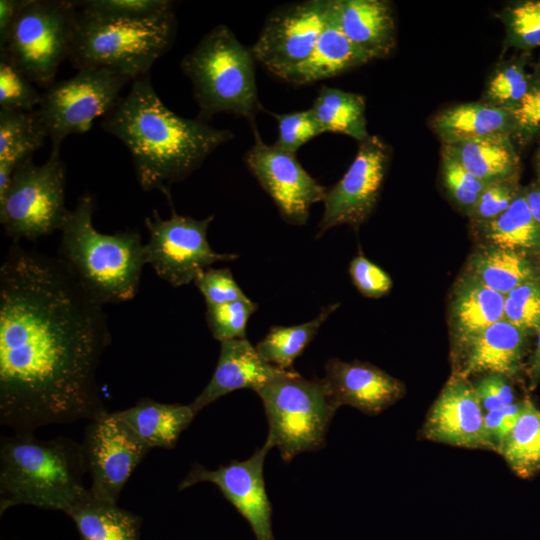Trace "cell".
<instances>
[{"label": "cell", "mask_w": 540, "mask_h": 540, "mask_svg": "<svg viewBox=\"0 0 540 540\" xmlns=\"http://www.w3.org/2000/svg\"><path fill=\"white\" fill-rule=\"evenodd\" d=\"M504 320L519 328H540V282H526L505 295Z\"/></svg>", "instance_id": "cell-39"}, {"label": "cell", "mask_w": 540, "mask_h": 540, "mask_svg": "<svg viewBox=\"0 0 540 540\" xmlns=\"http://www.w3.org/2000/svg\"><path fill=\"white\" fill-rule=\"evenodd\" d=\"M325 379L339 406L349 405L367 415H377L400 400L405 387L401 381L378 367L360 361L330 359Z\"/></svg>", "instance_id": "cell-18"}, {"label": "cell", "mask_w": 540, "mask_h": 540, "mask_svg": "<svg viewBox=\"0 0 540 540\" xmlns=\"http://www.w3.org/2000/svg\"><path fill=\"white\" fill-rule=\"evenodd\" d=\"M442 176L449 194L469 212L488 184L465 169L445 148H442Z\"/></svg>", "instance_id": "cell-40"}, {"label": "cell", "mask_w": 540, "mask_h": 540, "mask_svg": "<svg viewBox=\"0 0 540 540\" xmlns=\"http://www.w3.org/2000/svg\"><path fill=\"white\" fill-rule=\"evenodd\" d=\"M77 21L74 1L26 0L0 56L33 84L48 88L60 64L69 59Z\"/></svg>", "instance_id": "cell-8"}, {"label": "cell", "mask_w": 540, "mask_h": 540, "mask_svg": "<svg viewBox=\"0 0 540 540\" xmlns=\"http://www.w3.org/2000/svg\"><path fill=\"white\" fill-rule=\"evenodd\" d=\"M271 445H264L246 460H233L215 470L194 464L178 490L200 482L215 484L223 496L248 521L256 540H275L272 530V505L263 476L264 461Z\"/></svg>", "instance_id": "cell-16"}, {"label": "cell", "mask_w": 540, "mask_h": 540, "mask_svg": "<svg viewBox=\"0 0 540 540\" xmlns=\"http://www.w3.org/2000/svg\"><path fill=\"white\" fill-rule=\"evenodd\" d=\"M510 46L530 50L540 46V0L513 3L501 13Z\"/></svg>", "instance_id": "cell-35"}, {"label": "cell", "mask_w": 540, "mask_h": 540, "mask_svg": "<svg viewBox=\"0 0 540 540\" xmlns=\"http://www.w3.org/2000/svg\"><path fill=\"white\" fill-rule=\"evenodd\" d=\"M349 273L356 288L366 297H382L392 288L390 276L363 255L351 260Z\"/></svg>", "instance_id": "cell-44"}, {"label": "cell", "mask_w": 540, "mask_h": 540, "mask_svg": "<svg viewBox=\"0 0 540 540\" xmlns=\"http://www.w3.org/2000/svg\"><path fill=\"white\" fill-rule=\"evenodd\" d=\"M285 371L266 362L247 338L220 342L215 371L190 405L198 413L233 391L248 388L256 392Z\"/></svg>", "instance_id": "cell-20"}, {"label": "cell", "mask_w": 540, "mask_h": 540, "mask_svg": "<svg viewBox=\"0 0 540 540\" xmlns=\"http://www.w3.org/2000/svg\"><path fill=\"white\" fill-rule=\"evenodd\" d=\"M484 413L473 384L454 373L430 407L421 436L450 446L490 450L484 431Z\"/></svg>", "instance_id": "cell-17"}, {"label": "cell", "mask_w": 540, "mask_h": 540, "mask_svg": "<svg viewBox=\"0 0 540 540\" xmlns=\"http://www.w3.org/2000/svg\"><path fill=\"white\" fill-rule=\"evenodd\" d=\"M525 199L534 220L540 226V189L529 190L525 195Z\"/></svg>", "instance_id": "cell-50"}, {"label": "cell", "mask_w": 540, "mask_h": 540, "mask_svg": "<svg viewBox=\"0 0 540 540\" xmlns=\"http://www.w3.org/2000/svg\"><path fill=\"white\" fill-rule=\"evenodd\" d=\"M529 377L531 386L534 387L540 380V328L538 330V339L536 349L531 359L529 367Z\"/></svg>", "instance_id": "cell-49"}, {"label": "cell", "mask_w": 540, "mask_h": 540, "mask_svg": "<svg viewBox=\"0 0 540 540\" xmlns=\"http://www.w3.org/2000/svg\"><path fill=\"white\" fill-rule=\"evenodd\" d=\"M65 174L60 149H51L41 165L30 158L15 168L0 195V222L9 238L34 241L62 229L70 213L65 205Z\"/></svg>", "instance_id": "cell-9"}, {"label": "cell", "mask_w": 540, "mask_h": 540, "mask_svg": "<svg viewBox=\"0 0 540 540\" xmlns=\"http://www.w3.org/2000/svg\"><path fill=\"white\" fill-rule=\"evenodd\" d=\"M214 215L204 219L178 215L172 206L171 216L162 219L157 210L146 217L149 241L144 246L145 261L155 273L173 287L188 285L217 262L238 259L234 253L215 252L207 239Z\"/></svg>", "instance_id": "cell-11"}, {"label": "cell", "mask_w": 540, "mask_h": 540, "mask_svg": "<svg viewBox=\"0 0 540 540\" xmlns=\"http://www.w3.org/2000/svg\"><path fill=\"white\" fill-rule=\"evenodd\" d=\"M390 160L389 147L377 136L359 142L357 154L343 177L324 198L317 238L342 224L354 227L372 213Z\"/></svg>", "instance_id": "cell-14"}, {"label": "cell", "mask_w": 540, "mask_h": 540, "mask_svg": "<svg viewBox=\"0 0 540 540\" xmlns=\"http://www.w3.org/2000/svg\"><path fill=\"white\" fill-rule=\"evenodd\" d=\"M522 409L523 400L484 413V431L490 451L499 453Z\"/></svg>", "instance_id": "cell-46"}, {"label": "cell", "mask_w": 540, "mask_h": 540, "mask_svg": "<svg viewBox=\"0 0 540 540\" xmlns=\"http://www.w3.org/2000/svg\"><path fill=\"white\" fill-rule=\"evenodd\" d=\"M26 0H0V49L4 48L15 19Z\"/></svg>", "instance_id": "cell-48"}, {"label": "cell", "mask_w": 540, "mask_h": 540, "mask_svg": "<svg viewBox=\"0 0 540 540\" xmlns=\"http://www.w3.org/2000/svg\"><path fill=\"white\" fill-rule=\"evenodd\" d=\"M498 454L523 479L540 470V410L531 400H523L519 419Z\"/></svg>", "instance_id": "cell-32"}, {"label": "cell", "mask_w": 540, "mask_h": 540, "mask_svg": "<svg viewBox=\"0 0 540 540\" xmlns=\"http://www.w3.org/2000/svg\"><path fill=\"white\" fill-rule=\"evenodd\" d=\"M104 304L59 258L13 242L0 267V423L14 433L91 420L111 337Z\"/></svg>", "instance_id": "cell-1"}, {"label": "cell", "mask_w": 540, "mask_h": 540, "mask_svg": "<svg viewBox=\"0 0 540 540\" xmlns=\"http://www.w3.org/2000/svg\"><path fill=\"white\" fill-rule=\"evenodd\" d=\"M524 332L501 320L477 334L456 342L455 373L468 378L475 374L496 373L508 378L521 368Z\"/></svg>", "instance_id": "cell-19"}, {"label": "cell", "mask_w": 540, "mask_h": 540, "mask_svg": "<svg viewBox=\"0 0 540 540\" xmlns=\"http://www.w3.org/2000/svg\"><path fill=\"white\" fill-rule=\"evenodd\" d=\"M342 33L370 59L388 57L396 46L392 4L386 0H327Z\"/></svg>", "instance_id": "cell-21"}, {"label": "cell", "mask_w": 540, "mask_h": 540, "mask_svg": "<svg viewBox=\"0 0 540 540\" xmlns=\"http://www.w3.org/2000/svg\"><path fill=\"white\" fill-rule=\"evenodd\" d=\"M268 421L266 442L285 462L326 444L329 424L340 407L325 378L306 379L286 370L256 391Z\"/></svg>", "instance_id": "cell-7"}, {"label": "cell", "mask_w": 540, "mask_h": 540, "mask_svg": "<svg viewBox=\"0 0 540 540\" xmlns=\"http://www.w3.org/2000/svg\"><path fill=\"white\" fill-rule=\"evenodd\" d=\"M517 196L512 177L489 182L470 215L475 221L485 224L502 214Z\"/></svg>", "instance_id": "cell-43"}, {"label": "cell", "mask_w": 540, "mask_h": 540, "mask_svg": "<svg viewBox=\"0 0 540 540\" xmlns=\"http://www.w3.org/2000/svg\"><path fill=\"white\" fill-rule=\"evenodd\" d=\"M511 114L514 133L521 139L528 140L540 132V76L531 79L524 98Z\"/></svg>", "instance_id": "cell-45"}, {"label": "cell", "mask_w": 540, "mask_h": 540, "mask_svg": "<svg viewBox=\"0 0 540 540\" xmlns=\"http://www.w3.org/2000/svg\"><path fill=\"white\" fill-rule=\"evenodd\" d=\"M443 148L470 173L487 183L512 177L519 165L510 134L443 144Z\"/></svg>", "instance_id": "cell-27"}, {"label": "cell", "mask_w": 540, "mask_h": 540, "mask_svg": "<svg viewBox=\"0 0 540 540\" xmlns=\"http://www.w3.org/2000/svg\"><path fill=\"white\" fill-rule=\"evenodd\" d=\"M101 127L129 150L138 183L159 190L171 205L170 186L196 171L233 134L200 118L171 111L159 98L147 75L132 82L101 121Z\"/></svg>", "instance_id": "cell-2"}, {"label": "cell", "mask_w": 540, "mask_h": 540, "mask_svg": "<svg viewBox=\"0 0 540 540\" xmlns=\"http://www.w3.org/2000/svg\"><path fill=\"white\" fill-rule=\"evenodd\" d=\"M482 225L485 237L494 247L514 251L540 249V226L523 195H518L498 217Z\"/></svg>", "instance_id": "cell-33"}, {"label": "cell", "mask_w": 540, "mask_h": 540, "mask_svg": "<svg viewBox=\"0 0 540 540\" xmlns=\"http://www.w3.org/2000/svg\"><path fill=\"white\" fill-rule=\"evenodd\" d=\"M257 307L248 297L219 305H207L206 321L212 336L219 342L246 338L247 323Z\"/></svg>", "instance_id": "cell-36"}, {"label": "cell", "mask_w": 540, "mask_h": 540, "mask_svg": "<svg viewBox=\"0 0 540 540\" xmlns=\"http://www.w3.org/2000/svg\"><path fill=\"white\" fill-rule=\"evenodd\" d=\"M42 93L7 58L0 56V109L34 111Z\"/></svg>", "instance_id": "cell-38"}, {"label": "cell", "mask_w": 540, "mask_h": 540, "mask_svg": "<svg viewBox=\"0 0 540 540\" xmlns=\"http://www.w3.org/2000/svg\"><path fill=\"white\" fill-rule=\"evenodd\" d=\"M537 168H538V172H539V175H540V151H539L538 156H537Z\"/></svg>", "instance_id": "cell-51"}, {"label": "cell", "mask_w": 540, "mask_h": 540, "mask_svg": "<svg viewBox=\"0 0 540 540\" xmlns=\"http://www.w3.org/2000/svg\"><path fill=\"white\" fill-rule=\"evenodd\" d=\"M339 303L324 307L312 320L292 326H273L255 348L268 363L284 369H293L294 361L304 352L317 335L320 327L338 308Z\"/></svg>", "instance_id": "cell-31"}, {"label": "cell", "mask_w": 540, "mask_h": 540, "mask_svg": "<svg viewBox=\"0 0 540 540\" xmlns=\"http://www.w3.org/2000/svg\"><path fill=\"white\" fill-rule=\"evenodd\" d=\"M531 79L520 63L502 66L489 79L485 103L512 111L524 98Z\"/></svg>", "instance_id": "cell-37"}, {"label": "cell", "mask_w": 540, "mask_h": 540, "mask_svg": "<svg viewBox=\"0 0 540 540\" xmlns=\"http://www.w3.org/2000/svg\"><path fill=\"white\" fill-rule=\"evenodd\" d=\"M505 296L469 276L457 287L452 302L456 342L504 320Z\"/></svg>", "instance_id": "cell-28"}, {"label": "cell", "mask_w": 540, "mask_h": 540, "mask_svg": "<svg viewBox=\"0 0 540 540\" xmlns=\"http://www.w3.org/2000/svg\"><path fill=\"white\" fill-rule=\"evenodd\" d=\"M323 133H338L363 141L367 132L365 99L353 92L322 86L310 108Z\"/></svg>", "instance_id": "cell-29"}, {"label": "cell", "mask_w": 540, "mask_h": 540, "mask_svg": "<svg viewBox=\"0 0 540 540\" xmlns=\"http://www.w3.org/2000/svg\"><path fill=\"white\" fill-rule=\"evenodd\" d=\"M328 17L327 0H310L273 11L250 51L269 72L283 79L312 53Z\"/></svg>", "instance_id": "cell-13"}, {"label": "cell", "mask_w": 540, "mask_h": 540, "mask_svg": "<svg viewBox=\"0 0 540 540\" xmlns=\"http://www.w3.org/2000/svg\"><path fill=\"white\" fill-rule=\"evenodd\" d=\"M48 137L38 110L0 109V195L15 168L32 158Z\"/></svg>", "instance_id": "cell-25"}, {"label": "cell", "mask_w": 540, "mask_h": 540, "mask_svg": "<svg viewBox=\"0 0 540 540\" xmlns=\"http://www.w3.org/2000/svg\"><path fill=\"white\" fill-rule=\"evenodd\" d=\"M78 11L100 20H142L172 11L167 0H87L74 1Z\"/></svg>", "instance_id": "cell-34"}, {"label": "cell", "mask_w": 540, "mask_h": 540, "mask_svg": "<svg viewBox=\"0 0 540 540\" xmlns=\"http://www.w3.org/2000/svg\"><path fill=\"white\" fill-rule=\"evenodd\" d=\"M129 82L132 80L121 72L96 67L78 70L73 77L48 87L37 110L52 149H60L71 134L88 132L96 118L111 111Z\"/></svg>", "instance_id": "cell-10"}, {"label": "cell", "mask_w": 540, "mask_h": 540, "mask_svg": "<svg viewBox=\"0 0 540 540\" xmlns=\"http://www.w3.org/2000/svg\"><path fill=\"white\" fill-rule=\"evenodd\" d=\"M81 444L66 437L40 440L33 432L0 440V513L30 505L67 513L89 493Z\"/></svg>", "instance_id": "cell-3"}, {"label": "cell", "mask_w": 540, "mask_h": 540, "mask_svg": "<svg viewBox=\"0 0 540 540\" xmlns=\"http://www.w3.org/2000/svg\"><path fill=\"white\" fill-rule=\"evenodd\" d=\"M254 140L245 154L248 169L272 198L283 220L304 225L310 208L324 201L327 188L303 168L295 154L267 145L255 126Z\"/></svg>", "instance_id": "cell-15"}, {"label": "cell", "mask_w": 540, "mask_h": 540, "mask_svg": "<svg viewBox=\"0 0 540 540\" xmlns=\"http://www.w3.org/2000/svg\"><path fill=\"white\" fill-rule=\"evenodd\" d=\"M66 514L81 540H140L141 517L117 503L96 499L90 491Z\"/></svg>", "instance_id": "cell-26"}, {"label": "cell", "mask_w": 540, "mask_h": 540, "mask_svg": "<svg viewBox=\"0 0 540 540\" xmlns=\"http://www.w3.org/2000/svg\"><path fill=\"white\" fill-rule=\"evenodd\" d=\"M206 305H219L247 298L228 268H207L194 280Z\"/></svg>", "instance_id": "cell-42"}, {"label": "cell", "mask_w": 540, "mask_h": 540, "mask_svg": "<svg viewBox=\"0 0 540 540\" xmlns=\"http://www.w3.org/2000/svg\"><path fill=\"white\" fill-rule=\"evenodd\" d=\"M473 386L485 412L514 403L513 389L504 375L484 374Z\"/></svg>", "instance_id": "cell-47"}, {"label": "cell", "mask_w": 540, "mask_h": 540, "mask_svg": "<svg viewBox=\"0 0 540 540\" xmlns=\"http://www.w3.org/2000/svg\"><path fill=\"white\" fill-rule=\"evenodd\" d=\"M432 128L443 144L514 133L511 111L487 103H464L441 111Z\"/></svg>", "instance_id": "cell-24"}, {"label": "cell", "mask_w": 540, "mask_h": 540, "mask_svg": "<svg viewBox=\"0 0 540 540\" xmlns=\"http://www.w3.org/2000/svg\"><path fill=\"white\" fill-rule=\"evenodd\" d=\"M472 277L507 295L516 287L537 280L536 268L519 251L493 247L477 254L471 262Z\"/></svg>", "instance_id": "cell-30"}, {"label": "cell", "mask_w": 540, "mask_h": 540, "mask_svg": "<svg viewBox=\"0 0 540 540\" xmlns=\"http://www.w3.org/2000/svg\"><path fill=\"white\" fill-rule=\"evenodd\" d=\"M80 444L86 472L91 478V495L114 503L151 450L115 412L108 411L89 420Z\"/></svg>", "instance_id": "cell-12"}, {"label": "cell", "mask_w": 540, "mask_h": 540, "mask_svg": "<svg viewBox=\"0 0 540 540\" xmlns=\"http://www.w3.org/2000/svg\"><path fill=\"white\" fill-rule=\"evenodd\" d=\"M271 115L278 123L277 148L295 154L304 144L323 133L311 109Z\"/></svg>", "instance_id": "cell-41"}, {"label": "cell", "mask_w": 540, "mask_h": 540, "mask_svg": "<svg viewBox=\"0 0 540 540\" xmlns=\"http://www.w3.org/2000/svg\"><path fill=\"white\" fill-rule=\"evenodd\" d=\"M94 209L91 194L77 200L60 230L59 258L102 304L129 301L138 291L146 264L145 244L136 230L98 232Z\"/></svg>", "instance_id": "cell-4"}, {"label": "cell", "mask_w": 540, "mask_h": 540, "mask_svg": "<svg viewBox=\"0 0 540 540\" xmlns=\"http://www.w3.org/2000/svg\"><path fill=\"white\" fill-rule=\"evenodd\" d=\"M370 61L338 28L328 8L326 25L312 53L283 80L292 85L312 84L336 77Z\"/></svg>", "instance_id": "cell-22"}, {"label": "cell", "mask_w": 540, "mask_h": 540, "mask_svg": "<svg viewBox=\"0 0 540 540\" xmlns=\"http://www.w3.org/2000/svg\"><path fill=\"white\" fill-rule=\"evenodd\" d=\"M254 57L226 25L204 35L180 62L193 86L198 118L233 114L254 124L261 109L257 94Z\"/></svg>", "instance_id": "cell-5"}, {"label": "cell", "mask_w": 540, "mask_h": 540, "mask_svg": "<svg viewBox=\"0 0 540 540\" xmlns=\"http://www.w3.org/2000/svg\"><path fill=\"white\" fill-rule=\"evenodd\" d=\"M173 10L142 20H100L78 11L69 59L77 70L108 68L132 82L148 74L155 61L173 45Z\"/></svg>", "instance_id": "cell-6"}, {"label": "cell", "mask_w": 540, "mask_h": 540, "mask_svg": "<svg viewBox=\"0 0 540 540\" xmlns=\"http://www.w3.org/2000/svg\"><path fill=\"white\" fill-rule=\"evenodd\" d=\"M115 413L150 449L174 448L197 415L191 405L160 403L150 398H141Z\"/></svg>", "instance_id": "cell-23"}]
</instances>
